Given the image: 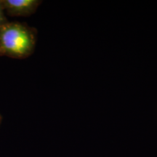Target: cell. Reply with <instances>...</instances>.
Listing matches in <instances>:
<instances>
[{
  "instance_id": "obj_2",
  "label": "cell",
  "mask_w": 157,
  "mask_h": 157,
  "mask_svg": "<svg viewBox=\"0 0 157 157\" xmlns=\"http://www.w3.org/2000/svg\"><path fill=\"white\" fill-rule=\"evenodd\" d=\"M4 9L10 17H29L36 13L42 2L39 0H2Z\"/></svg>"
},
{
  "instance_id": "obj_3",
  "label": "cell",
  "mask_w": 157,
  "mask_h": 157,
  "mask_svg": "<svg viewBox=\"0 0 157 157\" xmlns=\"http://www.w3.org/2000/svg\"><path fill=\"white\" fill-rule=\"evenodd\" d=\"M8 20H7V17L5 15V11L4 9L2 2V0H0V26L5 25V23L8 22Z\"/></svg>"
},
{
  "instance_id": "obj_4",
  "label": "cell",
  "mask_w": 157,
  "mask_h": 157,
  "mask_svg": "<svg viewBox=\"0 0 157 157\" xmlns=\"http://www.w3.org/2000/svg\"><path fill=\"white\" fill-rule=\"evenodd\" d=\"M2 121V117L1 113H0V125H1Z\"/></svg>"
},
{
  "instance_id": "obj_1",
  "label": "cell",
  "mask_w": 157,
  "mask_h": 157,
  "mask_svg": "<svg viewBox=\"0 0 157 157\" xmlns=\"http://www.w3.org/2000/svg\"><path fill=\"white\" fill-rule=\"evenodd\" d=\"M37 31L25 23L10 22L0 26V56L25 59L34 53Z\"/></svg>"
}]
</instances>
